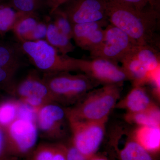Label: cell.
I'll return each mask as SVG.
<instances>
[{
  "instance_id": "cell-5",
  "label": "cell",
  "mask_w": 160,
  "mask_h": 160,
  "mask_svg": "<svg viewBox=\"0 0 160 160\" xmlns=\"http://www.w3.org/2000/svg\"><path fill=\"white\" fill-rule=\"evenodd\" d=\"M39 136L48 142H61L70 133L66 107L57 103L46 104L36 112Z\"/></svg>"
},
{
  "instance_id": "cell-18",
  "label": "cell",
  "mask_w": 160,
  "mask_h": 160,
  "mask_svg": "<svg viewBox=\"0 0 160 160\" xmlns=\"http://www.w3.org/2000/svg\"><path fill=\"white\" fill-rule=\"evenodd\" d=\"M20 44L0 43V68L22 64Z\"/></svg>"
},
{
  "instance_id": "cell-21",
  "label": "cell",
  "mask_w": 160,
  "mask_h": 160,
  "mask_svg": "<svg viewBox=\"0 0 160 160\" xmlns=\"http://www.w3.org/2000/svg\"><path fill=\"white\" fill-rule=\"evenodd\" d=\"M20 103L15 98L0 102V127L5 129L17 118Z\"/></svg>"
},
{
  "instance_id": "cell-7",
  "label": "cell",
  "mask_w": 160,
  "mask_h": 160,
  "mask_svg": "<svg viewBox=\"0 0 160 160\" xmlns=\"http://www.w3.org/2000/svg\"><path fill=\"white\" fill-rule=\"evenodd\" d=\"M68 119L72 144L88 158L94 155L104 139L106 122Z\"/></svg>"
},
{
  "instance_id": "cell-2",
  "label": "cell",
  "mask_w": 160,
  "mask_h": 160,
  "mask_svg": "<svg viewBox=\"0 0 160 160\" xmlns=\"http://www.w3.org/2000/svg\"><path fill=\"white\" fill-rule=\"evenodd\" d=\"M121 86L106 85L89 91L76 104L66 107L68 118L91 122H107L116 106Z\"/></svg>"
},
{
  "instance_id": "cell-12",
  "label": "cell",
  "mask_w": 160,
  "mask_h": 160,
  "mask_svg": "<svg viewBox=\"0 0 160 160\" xmlns=\"http://www.w3.org/2000/svg\"><path fill=\"white\" fill-rule=\"evenodd\" d=\"M109 22H92L72 25V38L76 46L89 52L97 49L105 36V29Z\"/></svg>"
},
{
  "instance_id": "cell-1",
  "label": "cell",
  "mask_w": 160,
  "mask_h": 160,
  "mask_svg": "<svg viewBox=\"0 0 160 160\" xmlns=\"http://www.w3.org/2000/svg\"><path fill=\"white\" fill-rule=\"evenodd\" d=\"M109 23L128 35L138 45L160 50V9L138 10L118 0H106Z\"/></svg>"
},
{
  "instance_id": "cell-15",
  "label": "cell",
  "mask_w": 160,
  "mask_h": 160,
  "mask_svg": "<svg viewBox=\"0 0 160 160\" xmlns=\"http://www.w3.org/2000/svg\"><path fill=\"white\" fill-rule=\"evenodd\" d=\"M133 138L149 152L158 151L160 147V126H138Z\"/></svg>"
},
{
  "instance_id": "cell-13",
  "label": "cell",
  "mask_w": 160,
  "mask_h": 160,
  "mask_svg": "<svg viewBox=\"0 0 160 160\" xmlns=\"http://www.w3.org/2000/svg\"><path fill=\"white\" fill-rule=\"evenodd\" d=\"M154 105L143 86H135L116 107L126 109L128 113H136L145 111Z\"/></svg>"
},
{
  "instance_id": "cell-22",
  "label": "cell",
  "mask_w": 160,
  "mask_h": 160,
  "mask_svg": "<svg viewBox=\"0 0 160 160\" xmlns=\"http://www.w3.org/2000/svg\"><path fill=\"white\" fill-rule=\"evenodd\" d=\"M22 64L0 68V89H2L12 96L16 82L15 76Z\"/></svg>"
},
{
  "instance_id": "cell-6",
  "label": "cell",
  "mask_w": 160,
  "mask_h": 160,
  "mask_svg": "<svg viewBox=\"0 0 160 160\" xmlns=\"http://www.w3.org/2000/svg\"><path fill=\"white\" fill-rule=\"evenodd\" d=\"M5 130L8 151L17 160L26 158L37 146L39 136L35 121L17 118Z\"/></svg>"
},
{
  "instance_id": "cell-30",
  "label": "cell",
  "mask_w": 160,
  "mask_h": 160,
  "mask_svg": "<svg viewBox=\"0 0 160 160\" xmlns=\"http://www.w3.org/2000/svg\"><path fill=\"white\" fill-rule=\"evenodd\" d=\"M68 0H48V6L50 8V14L62 6Z\"/></svg>"
},
{
  "instance_id": "cell-8",
  "label": "cell",
  "mask_w": 160,
  "mask_h": 160,
  "mask_svg": "<svg viewBox=\"0 0 160 160\" xmlns=\"http://www.w3.org/2000/svg\"><path fill=\"white\" fill-rule=\"evenodd\" d=\"M78 71L83 72L103 86H122L124 82L130 81L129 75L118 63L102 58L90 60L75 58Z\"/></svg>"
},
{
  "instance_id": "cell-31",
  "label": "cell",
  "mask_w": 160,
  "mask_h": 160,
  "mask_svg": "<svg viewBox=\"0 0 160 160\" xmlns=\"http://www.w3.org/2000/svg\"><path fill=\"white\" fill-rule=\"evenodd\" d=\"M87 160H108L105 158L102 157H96L94 155L88 158Z\"/></svg>"
},
{
  "instance_id": "cell-26",
  "label": "cell",
  "mask_w": 160,
  "mask_h": 160,
  "mask_svg": "<svg viewBox=\"0 0 160 160\" xmlns=\"http://www.w3.org/2000/svg\"><path fill=\"white\" fill-rule=\"evenodd\" d=\"M47 30V25L45 23L39 21L34 28L23 38L22 42L24 41L34 42L39 40H45Z\"/></svg>"
},
{
  "instance_id": "cell-3",
  "label": "cell",
  "mask_w": 160,
  "mask_h": 160,
  "mask_svg": "<svg viewBox=\"0 0 160 160\" xmlns=\"http://www.w3.org/2000/svg\"><path fill=\"white\" fill-rule=\"evenodd\" d=\"M42 78L55 102L65 107L73 106L100 85L84 73L72 74L70 72L43 73Z\"/></svg>"
},
{
  "instance_id": "cell-11",
  "label": "cell",
  "mask_w": 160,
  "mask_h": 160,
  "mask_svg": "<svg viewBox=\"0 0 160 160\" xmlns=\"http://www.w3.org/2000/svg\"><path fill=\"white\" fill-rule=\"evenodd\" d=\"M62 6V9L60 8L72 25L92 22H109L106 0H68Z\"/></svg>"
},
{
  "instance_id": "cell-27",
  "label": "cell",
  "mask_w": 160,
  "mask_h": 160,
  "mask_svg": "<svg viewBox=\"0 0 160 160\" xmlns=\"http://www.w3.org/2000/svg\"><path fill=\"white\" fill-rule=\"evenodd\" d=\"M130 5L138 10H144L149 8L160 9V0H118Z\"/></svg>"
},
{
  "instance_id": "cell-17",
  "label": "cell",
  "mask_w": 160,
  "mask_h": 160,
  "mask_svg": "<svg viewBox=\"0 0 160 160\" xmlns=\"http://www.w3.org/2000/svg\"><path fill=\"white\" fill-rule=\"evenodd\" d=\"M126 119L138 126H160V112L158 106L154 105L144 111L127 113Z\"/></svg>"
},
{
  "instance_id": "cell-4",
  "label": "cell",
  "mask_w": 160,
  "mask_h": 160,
  "mask_svg": "<svg viewBox=\"0 0 160 160\" xmlns=\"http://www.w3.org/2000/svg\"><path fill=\"white\" fill-rule=\"evenodd\" d=\"M20 43L23 53L43 73L78 71L75 58L60 54L45 40L24 41Z\"/></svg>"
},
{
  "instance_id": "cell-19",
  "label": "cell",
  "mask_w": 160,
  "mask_h": 160,
  "mask_svg": "<svg viewBox=\"0 0 160 160\" xmlns=\"http://www.w3.org/2000/svg\"><path fill=\"white\" fill-rule=\"evenodd\" d=\"M26 14L16 11L10 5H0V35L12 30L18 22Z\"/></svg>"
},
{
  "instance_id": "cell-25",
  "label": "cell",
  "mask_w": 160,
  "mask_h": 160,
  "mask_svg": "<svg viewBox=\"0 0 160 160\" xmlns=\"http://www.w3.org/2000/svg\"><path fill=\"white\" fill-rule=\"evenodd\" d=\"M9 5L16 11L25 14L36 13L43 6L35 0H10Z\"/></svg>"
},
{
  "instance_id": "cell-32",
  "label": "cell",
  "mask_w": 160,
  "mask_h": 160,
  "mask_svg": "<svg viewBox=\"0 0 160 160\" xmlns=\"http://www.w3.org/2000/svg\"><path fill=\"white\" fill-rule=\"evenodd\" d=\"M35 1L41 3L43 6H44V5H47L48 6V0H35Z\"/></svg>"
},
{
  "instance_id": "cell-28",
  "label": "cell",
  "mask_w": 160,
  "mask_h": 160,
  "mask_svg": "<svg viewBox=\"0 0 160 160\" xmlns=\"http://www.w3.org/2000/svg\"><path fill=\"white\" fill-rule=\"evenodd\" d=\"M0 160H17L9 153L6 144L5 129L0 127Z\"/></svg>"
},
{
  "instance_id": "cell-9",
  "label": "cell",
  "mask_w": 160,
  "mask_h": 160,
  "mask_svg": "<svg viewBox=\"0 0 160 160\" xmlns=\"http://www.w3.org/2000/svg\"><path fill=\"white\" fill-rule=\"evenodd\" d=\"M12 96L36 112L46 104L55 102L42 77L34 70L30 71L21 82L16 83Z\"/></svg>"
},
{
  "instance_id": "cell-14",
  "label": "cell",
  "mask_w": 160,
  "mask_h": 160,
  "mask_svg": "<svg viewBox=\"0 0 160 160\" xmlns=\"http://www.w3.org/2000/svg\"><path fill=\"white\" fill-rule=\"evenodd\" d=\"M66 146L62 142L39 143L26 160H66Z\"/></svg>"
},
{
  "instance_id": "cell-24",
  "label": "cell",
  "mask_w": 160,
  "mask_h": 160,
  "mask_svg": "<svg viewBox=\"0 0 160 160\" xmlns=\"http://www.w3.org/2000/svg\"><path fill=\"white\" fill-rule=\"evenodd\" d=\"M53 16V23L63 34L71 40L72 38V25L64 12L60 8L51 14Z\"/></svg>"
},
{
  "instance_id": "cell-10",
  "label": "cell",
  "mask_w": 160,
  "mask_h": 160,
  "mask_svg": "<svg viewBox=\"0 0 160 160\" xmlns=\"http://www.w3.org/2000/svg\"><path fill=\"white\" fill-rule=\"evenodd\" d=\"M136 45L137 44L124 31L109 23L105 28L102 42L89 52L90 58H102L119 63Z\"/></svg>"
},
{
  "instance_id": "cell-29",
  "label": "cell",
  "mask_w": 160,
  "mask_h": 160,
  "mask_svg": "<svg viewBox=\"0 0 160 160\" xmlns=\"http://www.w3.org/2000/svg\"><path fill=\"white\" fill-rule=\"evenodd\" d=\"M66 146V160H87L85 157L72 145L70 141L69 145Z\"/></svg>"
},
{
  "instance_id": "cell-23",
  "label": "cell",
  "mask_w": 160,
  "mask_h": 160,
  "mask_svg": "<svg viewBox=\"0 0 160 160\" xmlns=\"http://www.w3.org/2000/svg\"><path fill=\"white\" fill-rule=\"evenodd\" d=\"M37 13L28 14L24 16L17 23L12 31L20 42L23 38L34 28L39 21L38 20Z\"/></svg>"
},
{
  "instance_id": "cell-16",
  "label": "cell",
  "mask_w": 160,
  "mask_h": 160,
  "mask_svg": "<svg viewBox=\"0 0 160 160\" xmlns=\"http://www.w3.org/2000/svg\"><path fill=\"white\" fill-rule=\"evenodd\" d=\"M45 40L61 54L66 55L74 50L71 40L59 30L53 22L47 25Z\"/></svg>"
},
{
  "instance_id": "cell-20",
  "label": "cell",
  "mask_w": 160,
  "mask_h": 160,
  "mask_svg": "<svg viewBox=\"0 0 160 160\" xmlns=\"http://www.w3.org/2000/svg\"><path fill=\"white\" fill-rule=\"evenodd\" d=\"M121 160H153L150 152L134 139L128 141L120 152Z\"/></svg>"
}]
</instances>
